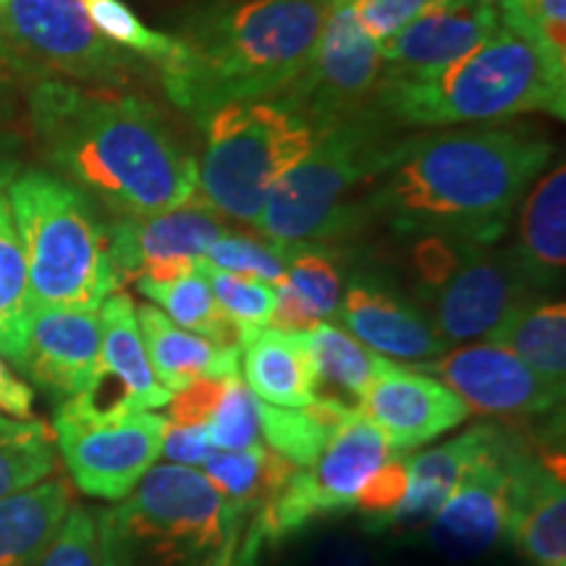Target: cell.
<instances>
[{
    "label": "cell",
    "mask_w": 566,
    "mask_h": 566,
    "mask_svg": "<svg viewBox=\"0 0 566 566\" xmlns=\"http://www.w3.org/2000/svg\"><path fill=\"white\" fill-rule=\"evenodd\" d=\"M250 516L195 467L158 464L95 514L101 566H229Z\"/></svg>",
    "instance_id": "5b68a950"
},
{
    "label": "cell",
    "mask_w": 566,
    "mask_h": 566,
    "mask_svg": "<svg viewBox=\"0 0 566 566\" xmlns=\"http://www.w3.org/2000/svg\"><path fill=\"white\" fill-rule=\"evenodd\" d=\"M3 3H9V0H0V6H3Z\"/></svg>",
    "instance_id": "db71d44e"
},
{
    "label": "cell",
    "mask_w": 566,
    "mask_h": 566,
    "mask_svg": "<svg viewBox=\"0 0 566 566\" xmlns=\"http://www.w3.org/2000/svg\"><path fill=\"white\" fill-rule=\"evenodd\" d=\"M197 197L221 216L254 226L273 184L313 150L317 134L275 101L231 103L205 118Z\"/></svg>",
    "instance_id": "ba28073f"
},
{
    "label": "cell",
    "mask_w": 566,
    "mask_h": 566,
    "mask_svg": "<svg viewBox=\"0 0 566 566\" xmlns=\"http://www.w3.org/2000/svg\"><path fill=\"white\" fill-rule=\"evenodd\" d=\"M210 443L221 451H244L263 446L260 399L250 391L242 375L226 380L223 396L208 422Z\"/></svg>",
    "instance_id": "8d00e7d4"
},
{
    "label": "cell",
    "mask_w": 566,
    "mask_h": 566,
    "mask_svg": "<svg viewBox=\"0 0 566 566\" xmlns=\"http://www.w3.org/2000/svg\"><path fill=\"white\" fill-rule=\"evenodd\" d=\"M380 74L384 59L354 17V0H331L307 61L273 101L323 134L370 108Z\"/></svg>",
    "instance_id": "8fae6325"
},
{
    "label": "cell",
    "mask_w": 566,
    "mask_h": 566,
    "mask_svg": "<svg viewBox=\"0 0 566 566\" xmlns=\"http://www.w3.org/2000/svg\"><path fill=\"white\" fill-rule=\"evenodd\" d=\"M13 174H17V163H13L9 155L0 150V189H6L13 181Z\"/></svg>",
    "instance_id": "f5cc1de1"
},
{
    "label": "cell",
    "mask_w": 566,
    "mask_h": 566,
    "mask_svg": "<svg viewBox=\"0 0 566 566\" xmlns=\"http://www.w3.org/2000/svg\"><path fill=\"white\" fill-rule=\"evenodd\" d=\"M317 367V399L359 409L386 357L367 349L338 325L321 321L307 331Z\"/></svg>",
    "instance_id": "f1b7e54d"
},
{
    "label": "cell",
    "mask_w": 566,
    "mask_h": 566,
    "mask_svg": "<svg viewBox=\"0 0 566 566\" xmlns=\"http://www.w3.org/2000/svg\"><path fill=\"white\" fill-rule=\"evenodd\" d=\"M499 27L495 0H433L405 30L380 42L384 74H433L483 45Z\"/></svg>",
    "instance_id": "ffe728a7"
},
{
    "label": "cell",
    "mask_w": 566,
    "mask_h": 566,
    "mask_svg": "<svg viewBox=\"0 0 566 566\" xmlns=\"http://www.w3.org/2000/svg\"><path fill=\"white\" fill-rule=\"evenodd\" d=\"M263 548H265L263 530H260L258 520H254L252 514L242 533V541H239L237 546V554H233L229 566H263Z\"/></svg>",
    "instance_id": "681fc988"
},
{
    "label": "cell",
    "mask_w": 566,
    "mask_h": 566,
    "mask_svg": "<svg viewBox=\"0 0 566 566\" xmlns=\"http://www.w3.org/2000/svg\"><path fill=\"white\" fill-rule=\"evenodd\" d=\"M30 103L48 160L116 216H153L195 197L197 160L145 97L48 80Z\"/></svg>",
    "instance_id": "7a4b0ae2"
},
{
    "label": "cell",
    "mask_w": 566,
    "mask_h": 566,
    "mask_svg": "<svg viewBox=\"0 0 566 566\" xmlns=\"http://www.w3.org/2000/svg\"><path fill=\"white\" fill-rule=\"evenodd\" d=\"M506 438L509 433L504 430H495L493 441L485 446L483 454L464 467L457 488L424 530L430 551L443 562H478L506 541Z\"/></svg>",
    "instance_id": "2e32d148"
},
{
    "label": "cell",
    "mask_w": 566,
    "mask_h": 566,
    "mask_svg": "<svg viewBox=\"0 0 566 566\" xmlns=\"http://www.w3.org/2000/svg\"><path fill=\"white\" fill-rule=\"evenodd\" d=\"M51 436L48 428L38 420H11V417L0 415V446L30 441V438Z\"/></svg>",
    "instance_id": "f907efd6"
},
{
    "label": "cell",
    "mask_w": 566,
    "mask_h": 566,
    "mask_svg": "<svg viewBox=\"0 0 566 566\" xmlns=\"http://www.w3.org/2000/svg\"><path fill=\"white\" fill-rule=\"evenodd\" d=\"M142 342L150 357L155 378L168 391H181L200 378H233L239 375L242 349L221 346L210 338L184 331L155 304H134Z\"/></svg>",
    "instance_id": "cb8c5ba5"
},
{
    "label": "cell",
    "mask_w": 566,
    "mask_h": 566,
    "mask_svg": "<svg viewBox=\"0 0 566 566\" xmlns=\"http://www.w3.org/2000/svg\"><path fill=\"white\" fill-rule=\"evenodd\" d=\"M407 493V459L391 457L367 478L354 499V512L365 516V527L391 514Z\"/></svg>",
    "instance_id": "7bdbcfd3"
},
{
    "label": "cell",
    "mask_w": 566,
    "mask_h": 566,
    "mask_svg": "<svg viewBox=\"0 0 566 566\" xmlns=\"http://www.w3.org/2000/svg\"><path fill=\"white\" fill-rule=\"evenodd\" d=\"M244 384L273 407H307L317 399V367L307 331H258L242 346Z\"/></svg>",
    "instance_id": "d4e9b609"
},
{
    "label": "cell",
    "mask_w": 566,
    "mask_h": 566,
    "mask_svg": "<svg viewBox=\"0 0 566 566\" xmlns=\"http://www.w3.org/2000/svg\"><path fill=\"white\" fill-rule=\"evenodd\" d=\"M354 412L359 409H349L328 399H315L313 405L296 409L260 401L263 443L294 467H310Z\"/></svg>",
    "instance_id": "4dcf8cb0"
},
{
    "label": "cell",
    "mask_w": 566,
    "mask_h": 566,
    "mask_svg": "<svg viewBox=\"0 0 566 566\" xmlns=\"http://www.w3.org/2000/svg\"><path fill=\"white\" fill-rule=\"evenodd\" d=\"M200 467L210 485L247 516L260 512L296 470L265 443L244 451L216 449Z\"/></svg>",
    "instance_id": "f546056e"
},
{
    "label": "cell",
    "mask_w": 566,
    "mask_h": 566,
    "mask_svg": "<svg viewBox=\"0 0 566 566\" xmlns=\"http://www.w3.org/2000/svg\"><path fill=\"white\" fill-rule=\"evenodd\" d=\"M378 105L317 134L313 150L273 184L254 229L283 244L323 242L365 221L357 189L391 168L407 139Z\"/></svg>",
    "instance_id": "8992f818"
},
{
    "label": "cell",
    "mask_w": 566,
    "mask_h": 566,
    "mask_svg": "<svg viewBox=\"0 0 566 566\" xmlns=\"http://www.w3.org/2000/svg\"><path fill=\"white\" fill-rule=\"evenodd\" d=\"M21 71H27V63L17 53V48L11 45L9 34H6L3 27H0V87L13 82V76L21 74Z\"/></svg>",
    "instance_id": "816d5d0a"
},
{
    "label": "cell",
    "mask_w": 566,
    "mask_h": 566,
    "mask_svg": "<svg viewBox=\"0 0 566 566\" xmlns=\"http://www.w3.org/2000/svg\"><path fill=\"white\" fill-rule=\"evenodd\" d=\"M55 467L51 436L0 446V499L45 480Z\"/></svg>",
    "instance_id": "ab89813d"
},
{
    "label": "cell",
    "mask_w": 566,
    "mask_h": 566,
    "mask_svg": "<svg viewBox=\"0 0 566 566\" xmlns=\"http://www.w3.org/2000/svg\"><path fill=\"white\" fill-rule=\"evenodd\" d=\"M359 412L386 436L396 454L438 441L470 417L462 399L441 380L394 359H384Z\"/></svg>",
    "instance_id": "ac0fdd59"
},
{
    "label": "cell",
    "mask_w": 566,
    "mask_h": 566,
    "mask_svg": "<svg viewBox=\"0 0 566 566\" xmlns=\"http://www.w3.org/2000/svg\"><path fill=\"white\" fill-rule=\"evenodd\" d=\"M71 506V488L59 478L0 499V566H40Z\"/></svg>",
    "instance_id": "4316f807"
},
{
    "label": "cell",
    "mask_w": 566,
    "mask_h": 566,
    "mask_svg": "<svg viewBox=\"0 0 566 566\" xmlns=\"http://www.w3.org/2000/svg\"><path fill=\"white\" fill-rule=\"evenodd\" d=\"M433 0H354V17L375 45L405 30Z\"/></svg>",
    "instance_id": "f6af8a7d"
},
{
    "label": "cell",
    "mask_w": 566,
    "mask_h": 566,
    "mask_svg": "<svg viewBox=\"0 0 566 566\" xmlns=\"http://www.w3.org/2000/svg\"><path fill=\"white\" fill-rule=\"evenodd\" d=\"M226 231L221 216L195 195L153 216H118L108 226L111 258L122 283L176 281L192 273Z\"/></svg>",
    "instance_id": "9a60e30c"
},
{
    "label": "cell",
    "mask_w": 566,
    "mask_h": 566,
    "mask_svg": "<svg viewBox=\"0 0 566 566\" xmlns=\"http://www.w3.org/2000/svg\"><path fill=\"white\" fill-rule=\"evenodd\" d=\"M412 271L430 323L449 346L478 338L491 342L495 331L537 294L512 250L438 233L417 237Z\"/></svg>",
    "instance_id": "9c48e42d"
},
{
    "label": "cell",
    "mask_w": 566,
    "mask_h": 566,
    "mask_svg": "<svg viewBox=\"0 0 566 566\" xmlns=\"http://www.w3.org/2000/svg\"><path fill=\"white\" fill-rule=\"evenodd\" d=\"M286 281L294 292L302 296L304 304L313 310L317 321H328L338 313L342 304L344 283L336 260L313 242L289 244Z\"/></svg>",
    "instance_id": "e575fe53"
},
{
    "label": "cell",
    "mask_w": 566,
    "mask_h": 566,
    "mask_svg": "<svg viewBox=\"0 0 566 566\" xmlns=\"http://www.w3.org/2000/svg\"><path fill=\"white\" fill-rule=\"evenodd\" d=\"M509 522L506 541L530 566H566L564 475L506 438Z\"/></svg>",
    "instance_id": "44dd1931"
},
{
    "label": "cell",
    "mask_w": 566,
    "mask_h": 566,
    "mask_svg": "<svg viewBox=\"0 0 566 566\" xmlns=\"http://www.w3.org/2000/svg\"><path fill=\"white\" fill-rule=\"evenodd\" d=\"M396 457L391 443L363 412H354L321 457L310 467H296L286 485L254 512L265 546H281L325 520L354 512V499L367 478Z\"/></svg>",
    "instance_id": "30bf717a"
},
{
    "label": "cell",
    "mask_w": 566,
    "mask_h": 566,
    "mask_svg": "<svg viewBox=\"0 0 566 566\" xmlns=\"http://www.w3.org/2000/svg\"><path fill=\"white\" fill-rule=\"evenodd\" d=\"M495 430H499L495 424H475L462 436L407 459L405 499L391 514L365 527L367 533H422L428 530L457 488L464 467L483 454L485 446L493 441Z\"/></svg>",
    "instance_id": "603a6c76"
},
{
    "label": "cell",
    "mask_w": 566,
    "mask_h": 566,
    "mask_svg": "<svg viewBox=\"0 0 566 566\" xmlns=\"http://www.w3.org/2000/svg\"><path fill=\"white\" fill-rule=\"evenodd\" d=\"M501 24L535 40L566 63V0H495Z\"/></svg>",
    "instance_id": "f35d334b"
},
{
    "label": "cell",
    "mask_w": 566,
    "mask_h": 566,
    "mask_svg": "<svg viewBox=\"0 0 566 566\" xmlns=\"http://www.w3.org/2000/svg\"><path fill=\"white\" fill-rule=\"evenodd\" d=\"M84 11H87L92 27L111 45L124 48L134 55H145L155 66L174 51L171 34L150 30L124 0H84Z\"/></svg>",
    "instance_id": "d590c367"
},
{
    "label": "cell",
    "mask_w": 566,
    "mask_h": 566,
    "mask_svg": "<svg viewBox=\"0 0 566 566\" xmlns=\"http://www.w3.org/2000/svg\"><path fill=\"white\" fill-rule=\"evenodd\" d=\"M412 367L441 380L480 417L525 420L564 407V394L530 370L512 349L493 342L459 346Z\"/></svg>",
    "instance_id": "5bb4252c"
},
{
    "label": "cell",
    "mask_w": 566,
    "mask_h": 566,
    "mask_svg": "<svg viewBox=\"0 0 566 566\" xmlns=\"http://www.w3.org/2000/svg\"><path fill=\"white\" fill-rule=\"evenodd\" d=\"M212 451H216V446L210 443L208 428H174V424H166L160 457H166L168 462L200 467Z\"/></svg>",
    "instance_id": "bcb514c9"
},
{
    "label": "cell",
    "mask_w": 566,
    "mask_h": 566,
    "mask_svg": "<svg viewBox=\"0 0 566 566\" xmlns=\"http://www.w3.org/2000/svg\"><path fill=\"white\" fill-rule=\"evenodd\" d=\"M205 279L210 283V292L216 296L218 307L223 310V315L237 325L242 346L250 338L271 325L273 307H275V286L265 281L250 279V275H237L221 268L210 265L208 260H197Z\"/></svg>",
    "instance_id": "836d02e7"
},
{
    "label": "cell",
    "mask_w": 566,
    "mask_h": 566,
    "mask_svg": "<svg viewBox=\"0 0 566 566\" xmlns=\"http://www.w3.org/2000/svg\"><path fill=\"white\" fill-rule=\"evenodd\" d=\"M30 279L9 200L0 197V357L19 365L30 328Z\"/></svg>",
    "instance_id": "d6a6232c"
},
{
    "label": "cell",
    "mask_w": 566,
    "mask_h": 566,
    "mask_svg": "<svg viewBox=\"0 0 566 566\" xmlns=\"http://www.w3.org/2000/svg\"><path fill=\"white\" fill-rule=\"evenodd\" d=\"M101 328L103 344L97 370L84 394L63 405L95 417L158 412L166 407L171 391L155 378L129 294L116 292L101 304Z\"/></svg>",
    "instance_id": "e0dca14e"
},
{
    "label": "cell",
    "mask_w": 566,
    "mask_h": 566,
    "mask_svg": "<svg viewBox=\"0 0 566 566\" xmlns=\"http://www.w3.org/2000/svg\"><path fill=\"white\" fill-rule=\"evenodd\" d=\"M491 342L512 349L551 388L566 394V304L562 300L535 296L522 304Z\"/></svg>",
    "instance_id": "83f0119b"
},
{
    "label": "cell",
    "mask_w": 566,
    "mask_h": 566,
    "mask_svg": "<svg viewBox=\"0 0 566 566\" xmlns=\"http://www.w3.org/2000/svg\"><path fill=\"white\" fill-rule=\"evenodd\" d=\"M229 378H200L181 391H174L166 405V424L174 428H208Z\"/></svg>",
    "instance_id": "ee69618b"
},
{
    "label": "cell",
    "mask_w": 566,
    "mask_h": 566,
    "mask_svg": "<svg viewBox=\"0 0 566 566\" xmlns=\"http://www.w3.org/2000/svg\"><path fill=\"white\" fill-rule=\"evenodd\" d=\"M205 260L221 271L250 275V279L265 281L275 286L286 279L289 265V244L273 242V239H252L242 233L226 231L216 244L205 252Z\"/></svg>",
    "instance_id": "74e56055"
},
{
    "label": "cell",
    "mask_w": 566,
    "mask_h": 566,
    "mask_svg": "<svg viewBox=\"0 0 566 566\" xmlns=\"http://www.w3.org/2000/svg\"><path fill=\"white\" fill-rule=\"evenodd\" d=\"M9 208L32 304L101 310L124 286L111 258L108 223L80 187L55 174L27 171L9 184Z\"/></svg>",
    "instance_id": "52a82bcc"
},
{
    "label": "cell",
    "mask_w": 566,
    "mask_h": 566,
    "mask_svg": "<svg viewBox=\"0 0 566 566\" xmlns=\"http://www.w3.org/2000/svg\"><path fill=\"white\" fill-rule=\"evenodd\" d=\"M300 566H386L365 537L344 530H321L304 543Z\"/></svg>",
    "instance_id": "60d3db41"
},
{
    "label": "cell",
    "mask_w": 566,
    "mask_h": 566,
    "mask_svg": "<svg viewBox=\"0 0 566 566\" xmlns=\"http://www.w3.org/2000/svg\"><path fill=\"white\" fill-rule=\"evenodd\" d=\"M101 310L32 304L19 370L55 405L76 399L101 363Z\"/></svg>",
    "instance_id": "d6986e66"
},
{
    "label": "cell",
    "mask_w": 566,
    "mask_h": 566,
    "mask_svg": "<svg viewBox=\"0 0 566 566\" xmlns=\"http://www.w3.org/2000/svg\"><path fill=\"white\" fill-rule=\"evenodd\" d=\"M516 263L530 286L554 289L564 281L566 268V168H556L530 189L516 221Z\"/></svg>",
    "instance_id": "484cf974"
},
{
    "label": "cell",
    "mask_w": 566,
    "mask_h": 566,
    "mask_svg": "<svg viewBox=\"0 0 566 566\" xmlns=\"http://www.w3.org/2000/svg\"><path fill=\"white\" fill-rule=\"evenodd\" d=\"M373 103L399 126L493 124L522 113L564 118L566 63L501 24L483 45L433 74H380Z\"/></svg>",
    "instance_id": "277c9868"
},
{
    "label": "cell",
    "mask_w": 566,
    "mask_h": 566,
    "mask_svg": "<svg viewBox=\"0 0 566 566\" xmlns=\"http://www.w3.org/2000/svg\"><path fill=\"white\" fill-rule=\"evenodd\" d=\"M554 145L530 126H472L407 139L363 216L380 218L401 237H454L495 244Z\"/></svg>",
    "instance_id": "6da1fadb"
},
{
    "label": "cell",
    "mask_w": 566,
    "mask_h": 566,
    "mask_svg": "<svg viewBox=\"0 0 566 566\" xmlns=\"http://www.w3.org/2000/svg\"><path fill=\"white\" fill-rule=\"evenodd\" d=\"M313 310L304 304L300 294L294 292V286L283 279L281 283H275V307H273V317H271V328H281V331H310L313 325H317Z\"/></svg>",
    "instance_id": "7dc6e473"
},
{
    "label": "cell",
    "mask_w": 566,
    "mask_h": 566,
    "mask_svg": "<svg viewBox=\"0 0 566 566\" xmlns=\"http://www.w3.org/2000/svg\"><path fill=\"white\" fill-rule=\"evenodd\" d=\"M0 27L27 66L55 71L103 87H122L134 66L122 48L92 27L84 0H9L0 6Z\"/></svg>",
    "instance_id": "4fadbf2b"
},
{
    "label": "cell",
    "mask_w": 566,
    "mask_h": 566,
    "mask_svg": "<svg viewBox=\"0 0 566 566\" xmlns=\"http://www.w3.org/2000/svg\"><path fill=\"white\" fill-rule=\"evenodd\" d=\"M331 0H218L187 13L158 63L174 105L205 124L231 103L273 101L313 51Z\"/></svg>",
    "instance_id": "3957f363"
},
{
    "label": "cell",
    "mask_w": 566,
    "mask_h": 566,
    "mask_svg": "<svg viewBox=\"0 0 566 566\" xmlns=\"http://www.w3.org/2000/svg\"><path fill=\"white\" fill-rule=\"evenodd\" d=\"M53 430L74 485L92 499L116 504L158 462L166 420L158 412L95 417L59 405Z\"/></svg>",
    "instance_id": "7c38bea8"
},
{
    "label": "cell",
    "mask_w": 566,
    "mask_h": 566,
    "mask_svg": "<svg viewBox=\"0 0 566 566\" xmlns=\"http://www.w3.org/2000/svg\"><path fill=\"white\" fill-rule=\"evenodd\" d=\"M34 391L27 380H21L11 370L9 363L0 357V415L11 420H32Z\"/></svg>",
    "instance_id": "c3c4849f"
},
{
    "label": "cell",
    "mask_w": 566,
    "mask_h": 566,
    "mask_svg": "<svg viewBox=\"0 0 566 566\" xmlns=\"http://www.w3.org/2000/svg\"><path fill=\"white\" fill-rule=\"evenodd\" d=\"M336 315L349 334L378 357L417 365L449 352V344L438 336L430 317L378 275H352Z\"/></svg>",
    "instance_id": "7402d4cb"
},
{
    "label": "cell",
    "mask_w": 566,
    "mask_h": 566,
    "mask_svg": "<svg viewBox=\"0 0 566 566\" xmlns=\"http://www.w3.org/2000/svg\"><path fill=\"white\" fill-rule=\"evenodd\" d=\"M137 292L155 302V307L163 310L176 325L184 331H192L197 336L210 338L221 346H237L242 349L237 325L223 315L218 307L216 296L210 292V283L205 279L200 268H195L189 275H181L176 281H134Z\"/></svg>",
    "instance_id": "1f68e13d"
},
{
    "label": "cell",
    "mask_w": 566,
    "mask_h": 566,
    "mask_svg": "<svg viewBox=\"0 0 566 566\" xmlns=\"http://www.w3.org/2000/svg\"><path fill=\"white\" fill-rule=\"evenodd\" d=\"M40 566H101L97 556L95 514L84 506H71L66 520L48 548Z\"/></svg>",
    "instance_id": "b9f144b4"
}]
</instances>
